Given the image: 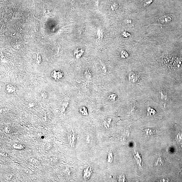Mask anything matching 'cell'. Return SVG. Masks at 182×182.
I'll return each mask as SVG.
<instances>
[{"mask_svg": "<svg viewBox=\"0 0 182 182\" xmlns=\"http://www.w3.org/2000/svg\"><path fill=\"white\" fill-rule=\"evenodd\" d=\"M51 76L54 80L59 81L63 78L64 73L60 69L55 70L51 73Z\"/></svg>", "mask_w": 182, "mask_h": 182, "instance_id": "cell-1", "label": "cell"}, {"mask_svg": "<svg viewBox=\"0 0 182 182\" xmlns=\"http://www.w3.org/2000/svg\"><path fill=\"white\" fill-rule=\"evenodd\" d=\"M137 75L135 73L132 72L130 75L129 79L131 82H135L137 80Z\"/></svg>", "mask_w": 182, "mask_h": 182, "instance_id": "cell-6", "label": "cell"}, {"mask_svg": "<svg viewBox=\"0 0 182 182\" xmlns=\"http://www.w3.org/2000/svg\"><path fill=\"white\" fill-rule=\"evenodd\" d=\"M101 67L104 73H106L107 71V70L105 65L104 64H103L102 62H101Z\"/></svg>", "mask_w": 182, "mask_h": 182, "instance_id": "cell-13", "label": "cell"}, {"mask_svg": "<svg viewBox=\"0 0 182 182\" xmlns=\"http://www.w3.org/2000/svg\"><path fill=\"white\" fill-rule=\"evenodd\" d=\"M121 57L122 58H126L128 56V54L127 52L125 51H122L121 53Z\"/></svg>", "mask_w": 182, "mask_h": 182, "instance_id": "cell-10", "label": "cell"}, {"mask_svg": "<svg viewBox=\"0 0 182 182\" xmlns=\"http://www.w3.org/2000/svg\"><path fill=\"white\" fill-rule=\"evenodd\" d=\"M13 147L15 149L18 150H23L25 148L24 146L19 143H15L13 145Z\"/></svg>", "mask_w": 182, "mask_h": 182, "instance_id": "cell-5", "label": "cell"}, {"mask_svg": "<svg viewBox=\"0 0 182 182\" xmlns=\"http://www.w3.org/2000/svg\"><path fill=\"white\" fill-rule=\"evenodd\" d=\"M148 113H149L150 115H152V114L154 115L155 113V111H154L153 109L150 108H149L148 109Z\"/></svg>", "mask_w": 182, "mask_h": 182, "instance_id": "cell-14", "label": "cell"}, {"mask_svg": "<svg viewBox=\"0 0 182 182\" xmlns=\"http://www.w3.org/2000/svg\"><path fill=\"white\" fill-rule=\"evenodd\" d=\"M84 75H85V77L86 78H87L88 79H91L92 77V74L91 72L89 71H85L84 73Z\"/></svg>", "mask_w": 182, "mask_h": 182, "instance_id": "cell-11", "label": "cell"}, {"mask_svg": "<svg viewBox=\"0 0 182 182\" xmlns=\"http://www.w3.org/2000/svg\"><path fill=\"white\" fill-rule=\"evenodd\" d=\"M154 1V0H148V1L145 3L144 6H147V5H150L152 2L153 1Z\"/></svg>", "mask_w": 182, "mask_h": 182, "instance_id": "cell-15", "label": "cell"}, {"mask_svg": "<svg viewBox=\"0 0 182 182\" xmlns=\"http://www.w3.org/2000/svg\"><path fill=\"white\" fill-rule=\"evenodd\" d=\"M80 111L82 114L83 115H88L87 110L85 107H82L80 109Z\"/></svg>", "mask_w": 182, "mask_h": 182, "instance_id": "cell-8", "label": "cell"}, {"mask_svg": "<svg viewBox=\"0 0 182 182\" xmlns=\"http://www.w3.org/2000/svg\"><path fill=\"white\" fill-rule=\"evenodd\" d=\"M121 35H122V36L123 37L126 38H129L130 36V34L129 33L126 32H123Z\"/></svg>", "mask_w": 182, "mask_h": 182, "instance_id": "cell-12", "label": "cell"}, {"mask_svg": "<svg viewBox=\"0 0 182 182\" xmlns=\"http://www.w3.org/2000/svg\"><path fill=\"white\" fill-rule=\"evenodd\" d=\"M172 20V16L166 15L159 17L158 19V21L162 24H167L170 23Z\"/></svg>", "mask_w": 182, "mask_h": 182, "instance_id": "cell-2", "label": "cell"}, {"mask_svg": "<svg viewBox=\"0 0 182 182\" xmlns=\"http://www.w3.org/2000/svg\"><path fill=\"white\" fill-rule=\"evenodd\" d=\"M117 97V95L115 93L111 94L108 97L109 100L111 101H115L116 100Z\"/></svg>", "mask_w": 182, "mask_h": 182, "instance_id": "cell-9", "label": "cell"}, {"mask_svg": "<svg viewBox=\"0 0 182 182\" xmlns=\"http://www.w3.org/2000/svg\"><path fill=\"white\" fill-rule=\"evenodd\" d=\"M6 90L7 92L11 93H14L15 91V88L14 86L11 85V84H9L6 86Z\"/></svg>", "mask_w": 182, "mask_h": 182, "instance_id": "cell-4", "label": "cell"}, {"mask_svg": "<svg viewBox=\"0 0 182 182\" xmlns=\"http://www.w3.org/2000/svg\"><path fill=\"white\" fill-rule=\"evenodd\" d=\"M161 98L163 100H166L168 98V95H167L166 91L165 90H162L161 91Z\"/></svg>", "mask_w": 182, "mask_h": 182, "instance_id": "cell-7", "label": "cell"}, {"mask_svg": "<svg viewBox=\"0 0 182 182\" xmlns=\"http://www.w3.org/2000/svg\"><path fill=\"white\" fill-rule=\"evenodd\" d=\"M176 142L178 146L182 147V134H178L176 137Z\"/></svg>", "mask_w": 182, "mask_h": 182, "instance_id": "cell-3", "label": "cell"}]
</instances>
